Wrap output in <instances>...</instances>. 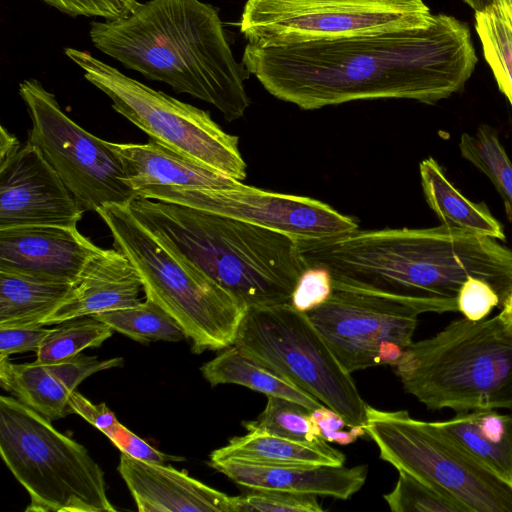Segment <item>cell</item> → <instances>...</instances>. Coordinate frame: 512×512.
Listing matches in <instances>:
<instances>
[{
    "instance_id": "6da1fadb",
    "label": "cell",
    "mask_w": 512,
    "mask_h": 512,
    "mask_svg": "<svg viewBox=\"0 0 512 512\" xmlns=\"http://www.w3.org/2000/svg\"><path fill=\"white\" fill-rule=\"evenodd\" d=\"M476 62L468 27L443 14L426 25L379 33L247 43L242 57L271 95L305 110L389 98L433 104L460 90Z\"/></svg>"
},
{
    "instance_id": "7a4b0ae2",
    "label": "cell",
    "mask_w": 512,
    "mask_h": 512,
    "mask_svg": "<svg viewBox=\"0 0 512 512\" xmlns=\"http://www.w3.org/2000/svg\"><path fill=\"white\" fill-rule=\"evenodd\" d=\"M307 266L326 268L333 288L373 293L427 312H456L468 277L487 281L501 304L512 290V249L444 225L359 231L299 239ZM458 312V311H457Z\"/></svg>"
},
{
    "instance_id": "3957f363",
    "label": "cell",
    "mask_w": 512,
    "mask_h": 512,
    "mask_svg": "<svg viewBox=\"0 0 512 512\" xmlns=\"http://www.w3.org/2000/svg\"><path fill=\"white\" fill-rule=\"evenodd\" d=\"M102 53L145 78L216 107L226 121L250 105L248 72L234 58L218 10L200 0H149L128 16L92 21Z\"/></svg>"
},
{
    "instance_id": "277c9868",
    "label": "cell",
    "mask_w": 512,
    "mask_h": 512,
    "mask_svg": "<svg viewBox=\"0 0 512 512\" xmlns=\"http://www.w3.org/2000/svg\"><path fill=\"white\" fill-rule=\"evenodd\" d=\"M128 207L172 255L196 267L247 308L290 303L308 267L297 239L286 234L140 196Z\"/></svg>"
},
{
    "instance_id": "5b68a950",
    "label": "cell",
    "mask_w": 512,
    "mask_h": 512,
    "mask_svg": "<svg viewBox=\"0 0 512 512\" xmlns=\"http://www.w3.org/2000/svg\"><path fill=\"white\" fill-rule=\"evenodd\" d=\"M393 367L405 392L430 410H512V330L498 315L454 320L412 342Z\"/></svg>"
},
{
    "instance_id": "8992f818",
    "label": "cell",
    "mask_w": 512,
    "mask_h": 512,
    "mask_svg": "<svg viewBox=\"0 0 512 512\" xmlns=\"http://www.w3.org/2000/svg\"><path fill=\"white\" fill-rule=\"evenodd\" d=\"M115 249L136 267L146 298L179 324L192 351L221 350L234 344L247 307L191 264L172 255L133 215L128 204L97 210Z\"/></svg>"
},
{
    "instance_id": "52a82bcc",
    "label": "cell",
    "mask_w": 512,
    "mask_h": 512,
    "mask_svg": "<svg viewBox=\"0 0 512 512\" xmlns=\"http://www.w3.org/2000/svg\"><path fill=\"white\" fill-rule=\"evenodd\" d=\"M0 452L30 497L26 512H114L84 446L16 398L0 397Z\"/></svg>"
},
{
    "instance_id": "ba28073f",
    "label": "cell",
    "mask_w": 512,
    "mask_h": 512,
    "mask_svg": "<svg viewBox=\"0 0 512 512\" xmlns=\"http://www.w3.org/2000/svg\"><path fill=\"white\" fill-rule=\"evenodd\" d=\"M334 410L348 426L365 425L367 404L308 315L291 303L248 307L234 344Z\"/></svg>"
},
{
    "instance_id": "9c48e42d",
    "label": "cell",
    "mask_w": 512,
    "mask_h": 512,
    "mask_svg": "<svg viewBox=\"0 0 512 512\" xmlns=\"http://www.w3.org/2000/svg\"><path fill=\"white\" fill-rule=\"evenodd\" d=\"M64 52L112 100V108L149 138L235 180L246 178L238 137L225 132L208 111L152 89L89 51L69 47Z\"/></svg>"
},
{
    "instance_id": "30bf717a",
    "label": "cell",
    "mask_w": 512,
    "mask_h": 512,
    "mask_svg": "<svg viewBox=\"0 0 512 512\" xmlns=\"http://www.w3.org/2000/svg\"><path fill=\"white\" fill-rule=\"evenodd\" d=\"M365 429L380 458L450 495L467 512H512V485L406 410L366 407Z\"/></svg>"
},
{
    "instance_id": "8fae6325",
    "label": "cell",
    "mask_w": 512,
    "mask_h": 512,
    "mask_svg": "<svg viewBox=\"0 0 512 512\" xmlns=\"http://www.w3.org/2000/svg\"><path fill=\"white\" fill-rule=\"evenodd\" d=\"M19 94L32 123L27 141L39 149L84 212L126 205L137 196L108 141L70 119L40 81L23 80Z\"/></svg>"
},
{
    "instance_id": "7c38bea8",
    "label": "cell",
    "mask_w": 512,
    "mask_h": 512,
    "mask_svg": "<svg viewBox=\"0 0 512 512\" xmlns=\"http://www.w3.org/2000/svg\"><path fill=\"white\" fill-rule=\"evenodd\" d=\"M422 0H247L240 31L248 43L276 46L426 25Z\"/></svg>"
},
{
    "instance_id": "4fadbf2b",
    "label": "cell",
    "mask_w": 512,
    "mask_h": 512,
    "mask_svg": "<svg viewBox=\"0 0 512 512\" xmlns=\"http://www.w3.org/2000/svg\"><path fill=\"white\" fill-rule=\"evenodd\" d=\"M350 373L376 365L394 366L412 338L421 314L400 300L333 288L319 307L306 312Z\"/></svg>"
},
{
    "instance_id": "5bb4252c",
    "label": "cell",
    "mask_w": 512,
    "mask_h": 512,
    "mask_svg": "<svg viewBox=\"0 0 512 512\" xmlns=\"http://www.w3.org/2000/svg\"><path fill=\"white\" fill-rule=\"evenodd\" d=\"M137 196L192 207L274 230L297 240L336 237L358 224L319 200L264 191L241 183L222 189L149 186Z\"/></svg>"
},
{
    "instance_id": "9a60e30c",
    "label": "cell",
    "mask_w": 512,
    "mask_h": 512,
    "mask_svg": "<svg viewBox=\"0 0 512 512\" xmlns=\"http://www.w3.org/2000/svg\"><path fill=\"white\" fill-rule=\"evenodd\" d=\"M84 210L39 149L26 142L0 161V229L74 227Z\"/></svg>"
},
{
    "instance_id": "2e32d148",
    "label": "cell",
    "mask_w": 512,
    "mask_h": 512,
    "mask_svg": "<svg viewBox=\"0 0 512 512\" xmlns=\"http://www.w3.org/2000/svg\"><path fill=\"white\" fill-rule=\"evenodd\" d=\"M100 247L77 226L0 229V269L73 283Z\"/></svg>"
},
{
    "instance_id": "e0dca14e",
    "label": "cell",
    "mask_w": 512,
    "mask_h": 512,
    "mask_svg": "<svg viewBox=\"0 0 512 512\" xmlns=\"http://www.w3.org/2000/svg\"><path fill=\"white\" fill-rule=\"evenodd\" d=\"M118 471L140 512H236V496H228L169 465L121 452Z\"/></svg>"
},
{
    "instance_id": "ac0fdd59",
    "label": "cell",
    "mask_w": 512,
    "mask_h": 512,
    "mask_svg": "<svg viewBox=\"0 0 512 512\" xmlns=\"http://www.w3.org/2000/svg\"><path fill=\"white\" fill-rule=\"evenodd\" d=\"M120 357L99 360L95 356L78 354L70 359L41 364H15L9 357L0 358L1 387L50 421L66 417L72 411L69 396L92 374L122 365Z\"/></svg>"
},
{
    "instance_id": "d6986e66",
    "label": "cell",
    "mask_w": 512,
    "mask_h": 512,
    "mask_svg": "<svg viewBox=\"0 0 512 512\" xmlns=\"http://www.w3.org/2000/svg\"><path fill=\"white\" fill-rule=\"evenodd\" d=\"M141 290L142 279L131 260L115 248H100L73 282L67 298L40 326L136 306Z\"/></svg>"
},
{
    "instance_id": "ffe728a7",
    "label": "cell",
    "mask_w": 512,
    "mask_h": 512,
    "mask_svg": "<svg viewBox=\"0 0 512 512\" xmlns=\"http://www.w3.org/2000/svg\"><path fill=\"white\" fill-rule=\"evenodd\" d=\"M211 467L251 490H275L346 500L359 491L367 466H265L233 460L211 462Z\"/></svg>"
},
{
    "instance_id": "44dd1931",
    "label": "cell",
    "mask_w": 512,
    "mask_h": 512,
    "mask_svg": "<svg viewBox=\"0 0 512 512\" xmlns=\"http://www.w3.org/2000/svg\"><path fill=\"white\" fill-rule=\"evenodd\" d=\"M108 144L119 158L126 179L136 193L149 186L222 189L242 183L151 138L146 144L109 141Z\"/></svg>"
},
{
    "instance_id": "7402d4cb",
    "label": "cell",
    "mask_w": 512,
    "mask_h": 512,
    "mask_svg": "<svg viewBox=\"0 0 512 512\" xmlns=\"http://www.w3.org/2000/svg\"><path fill=\"white\" fill-rule=\"evenodd\" d=\"M433 424L477 462L512 485V414L497 409L457 412Z\"/></svg>"
},
{
    "instance_id": "603a6c76",
    "label": "cell",
    "mask_w": 512,
    "mask_h": 512,
    "mask_svg": "<svg viewBox=\"0 0 512 512\" xmlns=\"http://www.w3.org/2000/svg\"><path fill=\"white\" fill-rule=\"evenodd\" d=\"M226 460L265 466H343L345 455L327 441L305 444L272 434L248 432L214 450L209 463Z\"/></svg>"
},
{
    "instance_id": "cb8c5ba5",
    "label": "cell",
    "mask_w": 512,
    "mask_h": 512,
    "mask_svg": "<svg viewBox=\"0 0 512 512\" xmlns=\"http://www.w3.org/2000/svg\"><path fill=\"white\" fill-rule=\"evenodd\" d=\"M425 200L441 225L475 234L506 239L501 223L484 203H475L460 193L446 178L438 162L428 157L419 164Z\"/></svg>"
},
{
    "instance_id": "d4e9b609",
    "label": "cell",
    "mask_w": 512,
    "mask_h": 512,
    "mask_svg": "<svg viewBox=\"0 0 512 512\" xmlns=\"http://www.w3.org/2000/svg\"><path fill=\"white\" fill-rule=\"evenodd\" d=\"M73 283L0 269V327L40 326Z\"/></svg>"
},
{
    "instance_id": "484cf974",
    "label": "cell",
    "mask_w": 512,
    "mask_h": 512,
    "mask_svg": "<svg viewBox=\"0 0 512 512\" xmlns=\"http://www.w3.org/2000/svg\"><path fill=\"white\" fill-rule=\"evenodd\" d=\"M203 377L212 385L237 384L254 391L285 398L299 403L309 410L323 405L312 395L293 383L251 359L231 345L201 367Z\"/></svg>"
},
{
    "instance_id": "4316f807",
    "label": "cell",
    "mask_w": 512,
    "mask_h": 512,
    "mask_svg": "<svg viewBox=\"0 0 512 512\" xmlns=\"http://www.w3.org/2000/svg\"><path fill=\"white\" fill-rule=\"evenodd\" d=\"M475 21L484 57L512 106V2L498 0L485 11L475 12Z\"/></svg>"
},
{
    "instance_id": "83f0119b",
    "label": "cell",
    "mask_w": 512,
    "mask_h": 512,
    "mask_svg": "<svg viewBox=\"0 0 512 512\" xmlns=\"http://www.w3.org/2000/svg\"><path fill=\"white\" fill-rule=\"evenodd\" d=\"M462 157L483 173L502 198L506 214L512 221V161L496 130L481 125L471 135L462 133L459 141Z\"/></svg>"
},
{
    "instance_id": "f1b7e54d",
    "label": "cell",
    "mask_w": 512,
    "mask_h": 512,
    "mask_svg": "<svg viewBox=\"0 0 512 512\" xmlns=\"http://www.w3.org/2000/svg\"><path fill=\"white\" fill-rule=\"evenodd\" d=\"M91 316L143 344L159 340L177 342L185 337L174 318L149 298L133 307Z\"/></svg>"
},
{
    "instance_id": "f546056e",
    "label": "cell",
    "mask_w": 512,
    "mask_h": 512,
    "mask_svg": "<svg viewBox=\"0 0 512 512\" xmlns=\"http://www.w3.org/2000/svg\"><path fill=\"white\" fill-rule=\"evenodd\" d=\"M113 329L93 316H83L58 323L51 328L38 351L35 362L58 363L86 348L99 347L112 336Z\"/></svg>"
},
{
    "instance_id": "4dcf8cb0",
    "label": "cell",
    "mask_w": 512,
    "mask_h": 512,
    "mask_svg": "<svg viewBox=\"0 0 512 512\" xmlns=\"http://www.w3.org/2000/svg\"><path fill=\"white\" fill-rule=\"evenodd\" d=\"M310 414L311 410L299 403L267 396L263 412L255 420L242 424L248 432L272 434L305 444H322L326 440Z\"/></svg>"
},
{
    "instance_id": "1f68e13d",
    "label": "cell",
    "mask_w": 512,
    "mask_h": 512,
    "mask_svg": "<svg viewBox=\"0 0 512 512\" xmlns=\"http://www.w3.org/2000/svg\"><path fill=\"white\" fill-rule=\"evenodd\" d=\"M395 487L384 495L393 512H467L466 508L445 492L405 471H398Z\"/></svg>"
},
{
    "instance_id": "d6a6232c",
    "label": "cell",
    "mask_w": 512,
    "mask_h": 512,
    "mask_svg": "<svg viewBox=\"0 0 512 512\" xmlns=\"http://www.w3.org/2000/svg\"><path fill=\"white\" fill-rule=\"evenodd\" d=\"M315 495L252 490L236 496V512H322Z\"/></svg>"
},
{
    "instance_id": "836d02e7",
    "label": "cell",
    "mask_w": 512,
    "mask_h": 512,
    "mask_svg": "<svg viewBox=\"0 0 512 512\" xmlns=\"http://www.w3.org/2000/svg\"><path fill=\"white\" fill-rule=\"evenodd\" d=\"M457 311L464 318L480 321L495 307H501V300L495 289L485 280L468 277L461 285L456 297Z\"/></svg>"
},
{
    "instance_id": "e575fe53",
    "label": "cell",
    "mask_w": 512,
    "mask_h": 512,
    "mask_svg": "<svg viewBox=\"0 0 512 512\" xmlns=\"http://www.w3.org/2000/svg\"><path fill=\"white\" fill-rule=\"evenodd\" d=\"M332 291L330 272L321 266H309L300 275L290 303L295 309L306 313L326 302Z\"/></svg>"
},
{
    "instance_id": "d590c367",
    "label": "cell",
    "mask_w": 512,
    "mask_h": 512,
    "mask_svg": "<svg viewBox=\"0 0 512 512\" xmlns=\"http://www.w3.org/2000/svg\"><path fill=\"white\" fill-rule=\"evenodd\" d=\"M69 16L99 17L114 20L134 11L137 0H40Z\"/></svg>"
},
{
    "instance_id": "8d00e7d4",
    "label": "cell",
    "mask_w": 512,
    "mask_h": 512,
    "mask_svg": "<svg viewBox=\"0 0 512 512\" xmlns=\"http://www.w3.org/2000/svg\"><path fill=\"white\" fill-rule=\"evenodd\" d=\"M51 328L44 326L0 327V358L27 351L37 352Z\"/></svg>"
},
{
    "instance_id": "74e56055",
    "label": "cell",
    "mask_w": 512,
    "mask_h": 512,
    "mask_svg": "<svg viewBox=\"0 0 512 512\" xmlns=\"http://www.w3.org/2000/svg\"><path fill=\"white\" fill-rule=\"evenodd\" d=\"M311 419L318 426L321 436L327 442L347 445L355 442L359 437L366 434L364 425L348 426L346 421L334 410L322 406L311 411Z\"/></svg>"
},
{
    "instance_id": "f35d334b",
    "label": "cell",
    "mask_w": 512,
    "mask_h": 512,
    "mask_svg": "<svg viewBox=\"0 0 512 512\" xmlns=\"http://www.w3.org/2000/svg\"><path fill=\"white\" fill-rule=\"evenodd\" d=\"M108 438L121 452L139 460L160 464L185 460L184 457L167 455L156 450L122 424Z\"/></svg>"
},
{
    "instance_id": "ab89813d",
    "label": "cell",
    "mask_w": 512,
    "mask_h": 512,
    "mask_svg": "<svg viewBox=\"0 0 512 512\" xmlns=\"http://www.w3.org/2000/svg\"><path fill=\"white\" fill-rule=\"evenodd\" d=\"M72 413L84 418L88 423L109 437L120 425L114 413L105 403L95 405L80 393L73 391L69 396Z\"/></svg>"
},
{
    "instance_id": "60d3db41",
    "label": "cell",
    "mask_w": 512,
    "mask_h": 512,
    "mask_svg": "<svg viewBox=\"0 0 512 512\" xmlns=\"http://www.w3.org/2000/svg\"><path fill=\"white\" fill-rule=\"evenodd\" d=\"M21 147L17 137L8 132L4 126L0 129V161L10 157Z\"/></svg>"
},
{
    "instance_id": "b9f144b4",
    "label": "cell",
    "mask_w": 512,
    "mask_h": 512,
    "mask_svg": "<svg viewBox=\"0 0 512 512\" xmlns=\"http://www.w3.org/2000/svg\"><path fill=\"white\" fill-rule=\"evenodd\" d=\"M498 317L512 330V290L503 301Z\"/></svg>"
},
{
    "instance_id": "7bdbcfd3",
    "label": "cell",
    "mask_w": 512,
    "mask_h": 512,
    "mask_svg": "<svg viewBox=\"0 0 512 512\" xmlns=\"http://www.w3.org/2000/svg\"><path fill=\"white\" fill-rule=\"evenodd\" d=\"M475 12H482L495 4L498 0H464ZM512 2V0H509Z\"/></svg>"
}]
</instances>
